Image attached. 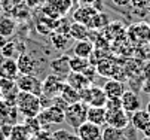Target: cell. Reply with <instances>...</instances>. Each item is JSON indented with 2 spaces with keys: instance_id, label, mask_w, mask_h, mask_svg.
Returning a JSON list of instances; mask_svg holds the SVG:
<instances>
[{
  "instance_id": "obj_27",
  "label": "cell",
  "mask_w": 150,
  "mask_h": 140,
  "mask_svg": "<svg viewBox=\"0 0 150 140\" xmlns=\"http://www.w3.org/2000/svg\"><path fill=\"white\" fill-rule=\"evenodd\" d=\"M101 140H128V137L123 134V130L105 124L101 128Z\"/></svg>"
},
{
  "instance_id": "obj_44",
  "label": "cell",
  "mask_w": 150,
  "mask_h": 140,
  "mask_svg": "<svg viewBox=\"0 0 150 140\" xmlns=\"http://www.w3.org/2000/svg\"><path fill=\"white\" fill-rule=\"evenodd\" d=\"M113 3L116 6H126V5L131 3V0H113Z\"/></svg>"
},
{
  "instance_id": "obj_23",
  "label": "cell",
  "mask_w": 150,
  "mask_h": 140,
  "mask_svg": "<svg viewBox=\"0 0 150 140\" xmlns=\"http://www.w3.org/2000/svg\"><path fill=\"white\" fill-rule=\"evenodd\" d=\"M49 41H51V45L57 49V51H67L69 46H70V42H71V39L69 34H61V33H57L54 31L51 36H49Z\"/></svg>"
},
{
  "instance_id": "obj_46",
  "label": "cell",
  "mask_w": 150,
  "mask_h": 140,
  "mask_svg": "<svg viewBox=\"0 0 150 140\" xmlns=\"http://www.w3.org/2000/svg\"><path fill=\"white\" fill-rule=\"evenodd\" d=\"M144 76H146L147 81H150V63H147L146 67H144Z\"/></svg>"
},
{
  "instance_id": "obj_54",
  "label": "cell",
  "mask_w": 150,
  "mask_h": 140,
  "mask_svg": "<svg viewBox=\"0 0 150 140\" xmlns=\"http://www.w3.org/2000/svg\"><path fill=\"white\" fill-rule=\"evenodd\" d=\"M2 12H3V3H2V0H0V15H2Z\"/></svg>"
},
{
  "instance_id": "obj_16",
  "label": "cell",
  "mask_w": 150,
  "mask_h": 140,
  "mask_svg": "<svg viewBox=\"0 0 150 140\" xmlns=\"http://www.w3.org/2000/svg\"><path fill=\"white\" fill-rule=\"evenodd\" d=\"M122 100V109L128 113H134L135 110L141 109V102H140V98L138 95L134 92V91H125L120 97Z\"/></svg>"
},
{
  "instance_id": "obj_33",
  "label": "cell",
  "mask_w": 150,
  "mask_h": 140,
  "mask_svg": "<svg viewBox=\"0 0 150 140\" xmlns=\"http://www.w3.org/2000/svg\"><path fill=\"white\" fill-rule=\"evenodd\" d=\"M52 3L57 8L59 16H66L70 14V11L74 5V0H52Z\"/></svg>"
},
{
  "instance_id": "obj_20",
  "label": "cell",
  "mask_w": 150,
  "mask_h": 140,
  "mask_svg": "<svg viewBox=\"0 0 150 140\" xmlns=\"http://www.w3.org/2000/svg\"><path fill=\"white\" fill-rule=\"evenodd\" d=\"M94 42L89 39H83V41H76V43L73 45V54L82 58H88L92 55L94 52Z\"/></svg>"
},
{
  "instance_id": "obj_42",
  "label": "cell",
  "mask_w": 150,
  "mask_h": 140,
  "mask_svg": "<svg viewBox=\"0 0 150 140\" xmlns=\"http://www.w3.org/2000/svg\"><path fill=\"white\" fill-rule=\"evenodd\" d=\"M39 102H40L42 110H43V109L52 106V97H48V95H45V94H42V95H39Z\"/></svg>"
},
{
  "instance_id": "obj_41",
  "label": "cell",
  "mask_w": 150,
  "mask_h": 140,
  "mask_svg": "<svg viewBox=\"0 0 150 140\" xmlns=\"http://www.w3.org/2000/svg\"><path fill=\"white\" fill-rule=\"evenodd\" d=\"M83 75L86 76V79H88V81H89L91 84H95V75H98V73H97V69H95V66H92V64H91V66H89L86 70L83 72Z\"/></svg>"
},
{
  "instance_id": "obj_13",
  "label": "cell",
  "mask_w": 150,
  "mask_h": 140,
  "mask_svg": "<svg viewBox=\"0 0 150 140\" xmlns=\"http://www.w3.org/2000/svg\"><path fill=\"white\" fill-rule=\"evenodd\" d=\"M76 134L82 140H101V127L86 121L76 130Z\"/></svg>"
},
{
  "instance_id": "obj_32",
  "label": "cell",
  "mask_w": 150,
  "mask_h": 140,
  "mask_svg": "<svg viewBox=\"0 0 150 140\" xmlns=\"http://www.w3.org/2000/svg\"><path fill=\"white\" fill-rule=\"evenodd\" d=\"M109 16H107L104 12H98L94 18H92V21L89 23V28H92V30H103V28H105L107 26H109Z\"/></svg>"
},
{
  "instance_id": "obj_38",
  "label": "cell",
  "mask_w": 150,
  "mask_h": 140,
  "mask_svg": "<svg viewBox=\"0 0 150 140\" xmlns=\"http://www.w3.org/2000/svg\"><path fill=\"white\" fill-rule=\"evenodd\" d=\"M73 136V133L70 130H66V128H59V130H55L52 133V137L55 140H70Z\"/></svg>"
},
{
  "instance_id": "obj_50",
  "label": "cell",
  "mask_w": 150,
  "mask_h": 140,
  "mask_svg": "<svg viewBox=\"0 0 150 140\" xmlns=\"http://www.w3.org/2000/svg\"><path fill=\"white\" fill-rule=\"evenodd\" d=\"M144 136H147V137H150V125L147 127V130L144 131Z\"/></svg>"
},
{
  "instance_id": "obj_5",
  "label": "cell",
  "mask_w": 150,
  "mask_h": 140,
  "mask_svg": "<svg viewBox=\"0 0 150 140\" xmlns=\"http://www.w3.org/2000/svg\"><path fill=\"white\" fill-rule=\"evenodd\" d=\"M128 36L135 43H149L150 42V24L147 23H135L128 28Z\"/></svg>"
},
{
  "instance_id": "obj_4",
  "label": "cell",
  "mask_w": 150,
  "mask_h": 140,
  "mask_svg": "<svg viewBox=\"0 0 150 140\" xmlns=\"http://www.w3.org/2000/svg\"><path fill=\"white\" fill-rule=\"evenodd\" d=\"M16 85L19 91H25L34 95H42V81L34 75H19L16 77Z\"/></svg>"
},
{
  "instance_id": "obj_22",
  "label": "cell",
  "mask_w": 150,
  "mask_h": 140,
  "mask_svg": "<svg viewBox=\"0 0 150 140\" xmlns=\"http://www.w3.org/2000/svg\"><path fill=\"white\" fill-rule=\"evenodd\" d=\"M95 69H97L98 76H103V77H115L116 72L119 70L116 63L110 61V60H100Z\"/></svg>"
},
{
  "instance_id": "obj_14",
  "label": "cell",
  "mask_w": 150,
  "mask_h": 140,
  "mask_svg": "<svg viewBox=\"0 0 150 140\" xmlns=\"http://www.w3.org/2000/svg\"><path fill=\"white\" fill-rule=\"evenodd\" d=\"M16 64L19 75H31L36 72V60L28 52H21L16 57Z\"/></svg>"
},
{
  "instance_id": "obj_31",
  "label": "cell",
  "mask_w": 150,
  "mask_h": 140,
  "mask_svg": "<svg viewBox=\"0 0 150 140\" xmlns=\"http://www.w3.org/2000/svg\"><path fill=\"white\" fill-rule=\"evenodd\" d=\"M30 131L27 130V127L24 124H15L12 125V130H11V134H9V139L8 140H28L30 137Z\"/></svg>"
},
{
  "instance_id": "obj_51",
  "label": "cell",
  "mask_w": 150,
  "mask_h": 140,
  "mask_svg": "<svg viewBox=\"0 0 150 140\" xmlns=\"http://www.w3.org/2000/svg\"><path fill=\"white\" fill-rule=\"evenodd\" d=\"M70 140H82V139H80V137H79V136H77V134H73V136H71V139H70Z\"/></svg>"
},
{
  "instance_id": "obj_56",
  "label": "cell",
  "mask_w": 150,
  "mask_h": 140,
  "mask_svg": "<svg viewBox=\"0 0 150 140\" xmlns=\"http://www.w3.org/2000/svg\"><path fill=\"white\" fill-rule=\"evenodd\" d=\"M143 140H150V137H147V136H144V139Z\"/></svg>"
},
{
  "instance_id": "obj_45",
  "label": "cell",
  "mask_w": 150,
  "mask_h": 140,
  "mask_svg": "<svg viewBox=\"0 0 150 140\" xmlns=\"http://www.w3.org/2000/svg\"><path fill=\"white\" fill-rule=\"evenodd\" d=\"M9 41H11V37H6V36H2V34H0V49H2Z\"/></svg>"
},
{
  "instance_id": "obj_35",
  "label": "cell",
  "mask_w": 150,
  "mask_h": 140,
  "mask_svg": "<svg viewBox=\"0 0 150 140\" xmlns=\"http://www.w3.org/2000/svg\"><path fill=\"white\" fill-rule=\"evenodd\" d=\"M24 125L27 127V130L30 131L31 136H36V134H39L42 130H43V128H42V125H40V122H39L37 116H34V118H25Z\"/></svg>"
},
{
  "instance_id": "obj_57",
  "label": "cell",
  "mask_w": 150,
  "mask_h": 140,
  "mask_svg": "<svg viewBox=\"0 0 150 140\" xmlns=\"http://www.w3.org/2000/svg\"><path fill=\"white\" fill-rule=\"evenodd\" d=\"M0 98H2V91H0Z\"/></svg>"
},
{
  "instance_id": "obj_17",
  "label": "cell",
  "mask_w": 150,
  "mask_h": 140,
  "mask_svg": "<svg viewBox=\"0 0 150 140\" xmlns=\"http://www.w3.org/2000/svg\"><path fill=\"white\" fill-rule=\"evenodd\" d=\"M131 125L137 130V131H146L147 127L150 125V115L147 113V110L144 109H138L134 113H131Z\"/></svg>"
},
{
  "instance_id": "obj_36",
  "label": "cell",
  "mask_w": 150,
  "mask_h": 140,
  "mask_svg": "<svg viewBox=\"0 0 150 140\" xmlns=\"http://www.w3.org/2000/svg\"><path fill=\"white\" fill-rule=\"evenodd\" d=\"M70 26H71V21H70V19H69L67 16H61V18L57 19L55 31H57V33H61V34H69Z\"/></svg>"
},
{
  "instance_id": "obj_29",
  "label": "cell",
  "mask_w": 150,
  "mask_h": 140,
  "mask_svg": "<svg viewBox=\"0 0 150 140\" xmlns=\"http://www.w3.org/2000/svg\"><path fill=\"white\" fill-rule=\"evenodd\" d=\"M59 95H61L64 100H66V102H67L69 104L80 102V92H79L77 90H74L73 87H70L67 82H64V85H62V90H61Z\"/></svg>"
},
{
  "instance_id": "obj_11",
  "label": "cell",
  "mask_w": 150,
  "mask_h": 140,
  "mask_svg": "<svg viewBox=\"0 0 150 140\" xmlns=\"http://www.w3.org/2000/svg\"><path fill=\"white\" fill-rule=\"evenodd\" d=\"M40 115L49 125L51 124L52 125H59L62 122H66V112L61 110L57 106H54V104L46 107V109H43V110H40Z\"/></svg>"
},
{
  "instance_id": "obj_25",
  "label": "cell",
  "mask_w": 150,
  "mask_h": 140,
  "mask_svg": "<svg viewBox=\"0 0 150 140\" xmlns=\"http://www.w3.org/2000/svg\"><path fill=\"white\" fill-rule=\"evenodd\" d=\"M88 34H89V27L85 26L82 23H76L73 21L71 26H70V31H69V36L71 41H83V39H88Z\"/></svg>"
},
{
  "instance_id": "obj_10",
  "label": "cell",
  "mask_w": 150,
  "mask_h": 140,
  "mask_svg": "<svg viewBox=\"0 0 150 140\" xmlns=\"http://www.w3.org/2000/svg\"><path fill=\"white\" fill-rule=\"evenodd\" d=\"M97 14H98V11L92 5H80L71 15H73V21L82 23L85 26H89V23L92 21V18Z\"/></svg>"
},
{
  "instance_id": "obj_8",
  "label": "cell",
  "mask_w": 150,
  "mask_h": 140,
  "mask_svg": "<svg viewBox=\"0 0 150 140\" xmlns=\"http://www.w3.org/2000/svg\"><path fill=\"white\" fill-rule=\"evenodd\" d=\"M18 118H19L18 107L9 104L3 98H0V124L15 125L18 124Z\"/></svg>"
},
{
  "instance_id": "obj_3",
  "label": "cell",
  "mask_w": 150,
  "mask_h": 140,
  "mask_svg": "<svg viewBox=\"0 0 150 140\" xmlns=\"http://www.w3.org/2000/svg\"><path fill=\"white\" fill-rule=\"evenodd\" d=\"M79 92H80V102L86 103L88 106L104 107V104L107 102V95H105L103 87H97L95 84L89 85L88 88H85Z\"/></svg>"
},
{
  "instance_id": "obj_34",
  "label": "cell",
  "mask_w": 150,
  "mask_h": 140,
  "mask_svg": "<svg viewBox=\"0 0 150 140\" xmlns=\"http://www.w3.org/2000/svg\"><path fill=\"white\" fill-rule=\"evenodd\" d=\"M18 55H19V52H18V48H16V42H12V41H9L2 49H0V57H3V58H15Z\"/></svg>"
},
{
  "instance_id": "obj_48",
  "label": "cell",
  "mask_w": 150,
  "mask_h": 140,
  "mask_svg": "<svg viewBox=\"0 0 150 140\" xmlns=\"http://www.w3.org/2000/svg\"><path fill=\"white\" fill-rule=\"evenodd\" d=\"M80 5H94L95 0H77Z\"/></svg>"
},
{
  "instance_id": "obj_15",
  "label": "cell",
  "mask_w": 150,
  "mask_h": 140,
  "mask_svg": "<svg viewBox=\"0 0 150 140\" xmlns=\"http://www.w3.org/2000/svg\"><path fill=\"white\" fill-rule=\"evenodd\" d=\"M19 76L18 64H16V58H3L0 61V77H6V79H15Z\"/></svg>"
},
{
  "instance_id": "obj_53",
  "label": "cell",
  "mask_w": 150,
  "mask_h": 140,
  "mask_svg": "<svg viewBox=\"0 0 150 140\" xmlns=\"http://www.w3.org/2000/svg\"><path fill=\"white\" fill-rule=\"evenodd\" d=\"M28 140H40V139H39L37 136H30V137H28Z\"/></svg>"
},
{
  "instance_id": "obj_49",
  "label": "cell",
  "mask_w": 150,
  "mask_h": 140,
  "mask_svg": "<svg viewBox=\"0 0 150 140\" xmlns=\"http://www.w3.org/2000/svg\"><path fill=\"white\" fill-rule=\"evenodd\" d=\"M42 140H55V139L52 137V134H48V136H45V137L42 139Z\"/></svg>"
},
{
  "instance_id": "obj_19",
  "label": "cell",
  "mask_w": 150,
  "mask_h": 140,
  "mask_svg": "<svg viewBox=\"0 0 150 140\" xmlns=\"http://www.w3.org/2000/svg\"><path fill=\"white\" fill-rule=\"evenodd\" d=\"M66 82H67L70 87H73L74 90H77V91H82V90H85V88H88L89 85H92L83 73H76V72H70V73L66 76Z\"/></svg>"
},
{
  "instance_id": "obj_12",
  "label": "cell",
  "mask_w": 150,
  "mask_h": 140,
  "mask_svg": "<svg viewBox=\"0 0 150 140\" xmlns=\"http://www.w3.org/2000/svg\"><path fill=\"white\" fill-rule=\"evenodd\" d=\"M49 69L54 75L62 77L66 81V76L70 73V57L69 55H61L49 63Z\"/></svg>"
},
{
  "instance_id": "obj_30",
  "label": "cell",
  "mask_w": 150,
  "mask_h": 140,
  "mask_svg": "<svg viewBox=\"0 0 150 140\" xmlns=\"http://www.w3.org/2000/svg\"><path fill=\"white\" fill-rule=\"evenodd\" d=\"M91 66L88 58H82L77 55L70 57V72H76V73H83L88 67Z\"/></svg>"
},
{
  "instance_id": "obj_28",
  "label": "cell",
  "mask_w": 150,
  "mask_h": 140,
  "mask_svg": "<svg viewBox=\"0 0 150 140\" xmlns=\"http://www.w3.org/2000/svg\"><path fill=\"white\" fill-rule=\"evenodd\" d=\"M30 12H31V8H28L24 2V3H19V5L13 6L9 14L12 15V18L16 23H23V21H27L30 18Z\"/></svg>"
},
{
  "instance_id": "obj_52",
  "label": "cell",
  "mask_w": 150,
  "mask_h": 140,
  "mask_svg": "<svg viewBox=\"0 0 150 140\" xmlns=\"http://www.w3.org/2000/svg\"><path fill=\"white\" fill-rule=\"evenodd\" d=\"M146 110H147V113L150 115V102H149V103L146 104Z\"/></svg>"
},
{
  "instance_id": "obj_39",
  "label": "cell",
  "mask_w": 150,
  "mask_h": 140,
  "mask_svg": "<svg viewBox=\"0 0 150 140\" xmlns=\"http://www.w3.org/2000/svg\"><path fill=\"white\" fill-rule=\"evenodd\" d=\"M147 2L149 0H131V8L135 11V12H140V11H143V12H147Z\"/></svg>"
},
{
  "instance_id": "obj_37",
  "label": "cell",
  "mask_w": 150,
  "mask_h": 140,
  "mask_svg": "<svg viewBox=\"0 0 150 140\" xmlns=\"http://www.w3.org/2000/svg\"><path fill=\"white\" fill-rule=\"evenodd\" d=\"M104 107H105V110L122 109V100H120V97H107V102H105Z\"/></svg>"
},
{
  "instance_id": "obj_43",
  "label": "cell",
  "mask_w": 150,
  "mask_h": 140,
  "mask_svg": "<svg viewBox=\"0 0 150 140\" xmlns=\"http://www.w3.org/2000/svg\"><path fill=\"white\" fill-rule=\"evenodd\" d=\"M25 5L31 9H37V8H42L45 3H46V0H24Z\"/></svg>"
},
{
  "instance_id": "obj_18",
  "label": "cell",
  "mask_w": 150,
  "mask_h": 140,
  "mask_svg": "<svg viewBox=\"0 0 150 140\" xmlns=\"http://www.w3.org/2000/svg\"><path fill=\"white\" fill-rule=\"evenodd\" d=\"M105 118H107V110L105 107H98V106H89L88 107V115H86V121L92 122L95 125H105Z\"/></svg>"
},
{
  "instance_id": "obj_6",
  "label": "cell",
  "mask_w": 150,
  "mask_h": 140,
  "mask_svg": "<svg viewBox=\"0 0 150 140\" xmlns=\"http://www.w3.org/2000/svg\"><path fill=\"white\" fill-rule=\"evenodd\" d=\"M105 124L112 125L115 128H119V130H125V128H128V125L131 124V115L128 112H125L123 109L107 110Z\"/></svg>"
},
{
  "instance_id": "obj_2",
  "label": "cell",
  "mask_w": 150,
  "mask_h": 140,
  "mask_svg": "<svg viewBox=\"0 0 150 140\" xmlns=\"http://www.w3.org/2000/svg\"><path fill=\"white\" fill-rule=\"evenodd\" d=\"M88 104L83 102H77V103H71L69 104V107L66 109V122L77 130L83 122H86V115H88Z\"/></svg>"
},
{
  "instance_id": "obj_7",
  "label": "cell",
  "mask_w": 150,
  "mask_h": 140,
  "mask_svg": "<svg viewBox=\"0 0 150 140\" xmlns=\"http://www.w3.org/2000/svg\"><path fill=\"white\" fill-rule=\"evenodd\" d=\"M64 79L51 73V75H46V77L42 81V94H45L48 97H55L61 92L62 90V85H64Z\"/></svg>"
},
{
  "instance_id": "obj_47",
  "label": "cell",
  "mask_w": 150,
  "mask_h": 140,
  "mask_svg": "<svg viewBox=\"0 0 150 140\" xmlns=\"http://www.w3.org/2000/svg\"><path fill=\"white\" fill-rule=\"evenodd\" d=\"M101 3H103L101 0H95V3H94L92 6H94V8H95L98 12H103V5H101Z\"/></svg>"
},
{
  "instance_id": "obj_9",
  "label": "cell",
  "mask_w": 150,
  "mask_h": 140,
  "mask_svg": "<svg viewBox=\"0 0 150 140\" xmlns=\"http://www.w3.org/2000/svg\"><path fill=\"white\" fill-rule=\"evenodd\" d=\"M55 26H57V19L42 14V12L36 18V31L40 36H51L55 31Z\"/></svg>"
},
{
  "instance_id": "obj_55",
  "label": "cell",
  "mask_w": 150,
  "mask_h": 140,
  "mask_svg": "<svg viewBox=\"0 0 150 140\" xmlns=\"http://www.w3.org/2000/svg\"><path fill=\"white\" fill-rule=\"evenodd\" d=\"M147 12L150 14V0H149V2H147Z\"/></svg>"
},
{
  "instance_id": "obj_40",
  "label": "cell",
  "mask_w": 150,
  "mask_h": 140,
  "mask_svg": "<svg viewBox=\"0 0 150 140\" xmlns=\"http://www.w3.org/2000/svg\"><path fill=\"white\" fill-rule=\"evenodd\" d=\"M52 104L54 106H57V107H59L61 110H64V112H66V109L69 107V103L66 102V100H64L59 94L58 95H55V97H52Z\"/></svg>"
},
{
  "instance_id": "obj_26",
  "label": "cell",
  "mask_w": 150,
  "mask_h": 140,
  "mask_svg": "<svg viewBox=\"0 0 150 140\" xmlns=\"http://www.w3.org/2000/svg\"><path fill=\"white\" fill-rule=\"evenodd\" d=\"M0 91H2V98L16 95L19 92V88L16 85L15 79H6V77H0Z\"/></svg>"
},
{
  "instance_id": "obj_24",
  "label": "cell",
  "mask_w": 150,
  "mask_h": 140,
  "mask_svg": "<svg viewBox=\"0 0 150 140\" xmlns=\"http://www.w3.org/2000/svg\"><path fill=\"white\" fill-rule=\"evenodd\" d=\"M16 26L18 23L9 15H0V34L6 36V37H12V34L16 31Z\"/></svg>"
},
{
  "instance_id": "obj_1",
  "label": "cell",
  "mask_w": 150,
  "mask_h": 140,
  "mask_svg": "<svg viewBox=\"0 0 150 140\" xmlns=\"http://www.w3.org/2000/svg\"><path fill=\"white\" fill-rule=\"evenodd\" d=\"M16 107L19 115H23L24 118H34L40 113V102H39V95L25 92V91H19L16 97Z\"/></svg>"
},
{
  "instance_id": "obj_21",
  "label": "cell",
  "mask_w": 150,
  "mask_h": 140,
  "mask_svg": "<svg viewBox=\"0 0 150 140\" xmlns=\"http://www.w3.org/2000/svg\"><path fill=\"white\" fill-rule=\"evenodd\" d=\"M103 90H104V92H105L107 97H122V94L126 91L125 90V85L120 81L115 79V77L109 79V81L103 85Z\"/></svg>"
}]
</instances>
